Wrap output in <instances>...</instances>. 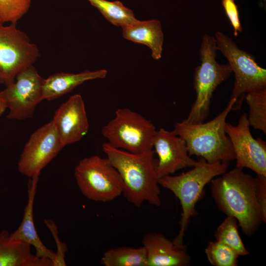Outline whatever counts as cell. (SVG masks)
Instances as JSON below:
<instances>
[{
	"label": "cell",
	"mask_w": 266,
	"mask_h": 266,
	"mask_svg": "<svg viewBox=\"0 0 266 266\" xmlns=\"http://www.w3.org/2000/svg\"><path fill=\"white\" fill-rule=\"evenodd\" d=\"M7 108L6 103L5 100L0 97V116Z\"/></svg>",
	"instance_id": "obj_29"
},
{
	"label": "cell",
	"mask_w": 266,
	"mask_h": 266,
	"mask_svg": "<svg viewBox=\"0 0 266 266\" xmlns=\"http://www.w3.org/2000/svg\"><path fill=\"white\" fill-rule=\"evenodd\" d=\"M236 219L233 216L227 217L218 227L215 233L216 241L233 250L239 256L249 254L245 248L238 231Z\"/></svg>",
	"instance_id": "obj_22"
},
{
	"label": "cell",
	"mask_w": 266,
	"mask_h": 266,
	"mask_svg": "<svg viewBox=\"0 0 266 266\" xmlns=\"http://www.w3.org/2000/svg\"><path fill=\"white\" fill-rule=\"evenodd\" d=\"M38 177L29 178L28 189V201L24 208L22 221L19 227L12 233L10 238L15 240L26 242L35 250V255L41 258L49 259L57 266L56 253L47 248L38 235L33 220V203Z\"/></svg>",
	"instance_id": "obj_16"
},
{
	"label": "cell",
	"mask_w": 266,
	"mask_h": 266,
	"mask_svg": "<svg viewBox=\"0 0 266 266\" xmlns=\"http://www.w3.org/2000/svg\"><path fill=\"white\" fill-rule=\"evenodd\" d=\"M4 79L1 70H0V83H4Z\"/></svg>",
	"instance_id": "obj_30"
},
{
	"label": "cell",
	"mask_w": 266,
	"mask_h": 266,
	"mask_svg": "<svg viewBox=\"0 0 266 266\" xmlns=\"http://www.w3.org/2000/svg\"><path fill=\"white\" fill-rule=\"evenodd\" d=\"M205 252L209 262L213 266H237L239 256L232 248L218 241L209 242Z\"/></svg>",
	"instance_id": "obj_24"
},
{
	"label": "cell",
	"mask_w": 266,
	"mask_h": 266,
	"mask_svg": "<svg viewBox=\"0 0 266 266\" xmlns=\"http://www.w3.org/2000/svg\"><path fill=\"white\" fill-rule=\"evenodd\" d=\"M52 121L64 147L81 140L89 128L82 96H71L56 110Z\"/></svg>",
	"instance_id": "obj_14"
},
{
	"label": "cell",
	"mask_w": 266,
	"mask_h": 266,
	"mask_svg": "<svg viewBox=\"0 0 266 266\" xmlns=\"http://www.w3.org/2000/svg\"><path fill=\"white\" fill-rule=\"evenodd\" d=\"M102 149L118 172L123 182L122 194L129 202L136 207L144 202L156 206L161 205L154 150L132 153L107 142L102 144Z\"/></svg>",
	"instance_id": "obj_1"
},
{
	"label": "cell",
	"mask_w": 266,
	"mask_h": 266,
	"mask_svg": "<svg viewBox=\"0 0 266 266\" xmlns=\"http://www.w3.org/2000/svg\"><path fill=\"white\" fill-rule=\"evenodd\" d=\"M31 0H0V23L17 24L28 11Z\"/></svg>",
	"instance_id": "obj_25"
},
{
	"label": "cell",
	"mask_w": 266,
	"mask_h": 266,
	"mask_svg": "<svg viewBox=\"0 0 266 266\" xmlns=\"http://www.w3.org/2000/svg\"><path fill=\"white\" fill-rule=\"evenodd\" d=\"M264 1H266V0H264Z\"/></svg>",
	"instance_id": "obj_31"
},
{
	"label": "cell",
	"mask_w": 266,
	"mask_h": 266,
	"mask_svg": "<svg viewBox=\"0 0 266 266\" xmlns=\"http://www.w3.org/2000/svg\"><path fill=\"white\" fill-rule=\"evenodd\" d=\"M222 4L233 27V35L237 36L238 33L242 31L237 6L234 0H222Z\"/></svg>",
	"instance_id": "obj_26"
},
{
	"label": "cell",
	"mask_w": 266,
	"mask_h": 266,
	"mask_svg": "<svg viewBox=\"0 0 266 266\" xmlns=\"http://www.w3.org/2000/svg\"><path fill=\"white\" fill-rule=\"evenodd\" d=\"M74 175L83 195L92 200L108 202L122 194V179L107 158H83L76 166Z\"/></svg>",
	"instance_id": "obj_7"
},
{
	"label": "cell",
	"mask_w": 266,
	"mask_h": 266,
	"mask_svg": "<svg viewBox=\"0 0 266 266\" xmlns=\"http://www.w3.org/2000/svg\"><path fill=\"white\" fill-rule=\"evenodd\" d=\"M44 223L50 229L52 234L56 237L55 239L57 243V252L56 253L57 256V266H66L65 262V254L67 251L66 244L60 241L58 236V230L54 222L50 220H45Z\"/></svg>",
	"instance_id": "obj_28"
},
{
	"label": "cell",
	"mask_w": 266,
	"mask_h": 266,
	"mask_svg": "<svg viewBox=\"0 0 266 266\" xmlns=\"http://www.w3.org/2000/svg\"><path fill=\"white\" fill-rule=\"evenodd\" d=\"M88 0L93 6L99 10L106 20L114 26L122 28L136 20L133 11L126 7L120 1Z\"/></svg>",
	"instance_id": "obj_21"
},
{
	"label": "cell",
	"mask_w": 266,
	"mask_h": 266,
	"mask_svg": "<svg viewBox=\"0 0 266 266\" xmlns=\"http://www.w3.org/2000/svg\"><path fill=\"white\" fill-rule=\"evenodd\" d=\"M229 163H208L200 158L193 168L176 176L167 175L159 178V183L172 192L180 201L181 217L180 229L173 241L184 247L183 237L192 217L197 211L196 205L201 197L206 185L214 178L227 171Z\"/></svg>",
	"instance_id": "obj_4"
},
{
	"label": "cell",
	"mask_w": 266,
	"mask_h": 266,
	"mask_svg": "<svg viewBox=\"0 0 266 266\" xmlns=\"http://www.w3.org/2000/svg\"><path fill=\"white\" fill-rule=\"evenodd\" d=\"M142 243L147 255V266H187L191 258L185 246L175 244L161 233H150Z\"/></svg>",
	"instance_id": "obj_15"
},
{
	"label": "cell",
	"mask_w": 266,
	"mask_h": 266,
	"mask_svg": "<svg viewBox=\"0 0 266 266\" xmlns=\"http://www.w3.org/2000/svg\"><path fill=\"white\" fill-rule=\"evenodd\" d=\"M124 38L144 44L151 50L152 57L156 60L162 57L164 33L161 22L157 19L134 22L122 28Z\"/></svg>",
	"instance_id": "obj_18"
},
{
	"label": "cell",
	"mask_w": 266,
	"mask_h": 266,
	"mask_svg": "<svg viewBox=\"0 0 266 266\" xmlns=\"http://www.w3.org/2000/svg\"><path fill=\"white\" fill-rule=\"evenodd\" d=\"M245 99L249 108L247 119L250 126L266 133V88L247 93Z\"/></svg>",
	"instance_id": "obj_23"
},
{
	"label": "cell",
	"mask_w": 266,
	"mask_h": 266,
	"mask_svg": "<svg viewBox=\"0 0 266 266\" xmlns=\"http://www.w3.org/2000/svg\"><path fill=\"white\" fill-rule=\"evenodd\" d=\"M3 24L0 23V70L7 86L19 72L33 65L40 53L36 45L16 24Z\"/></svg>",
	"instance_id": "obj_9"
},
{
	"label": "cell",
	"mask_w": 266,
	"mask_h": 266,
	"mask_svg": "<svg viewBox=\"0 0 266 266\" xmlns=\"http://www.w3.org/2000/svg\"><path fill=\"white\" fill-rule=\"evenodd\" d=\"M153 148L158 157L156 171L159 178L197 164L189 155L185 141L172 131L164 128L156 130Z\"/></svg>",
	"instance_id": "obj_13"
},
{
	"label": "cell",
	"mask_w": 266,
	"mask_h": 266,
	"mask_svg": "<svg viewBox=\"0 0 266 266\" xmlns=\"http://www.w3.org/2000/svg\"><path fill=\"white\" fill-rule=\"evenodd\" d=\"M210 181L212 197L220 210L234 217L243 233L251 236L266 222L255 193V178L235 167Z\"/></svg>",
	"instance_id": "obj_2"
},
{
	"label": "cell",
	"mask_w": 266,
	"mask_h": 266,
	"mask_svg": "<svg viewBox=\"0 0 266 266\" xmlns=\"http://www.w3.org/2000/svg\"><path fill=\"white\" fill-rule=\"evenodd\" d=\"M104 266H147L145 248L122 246L109 249L100 260Z\"/></svg>",
	"instance_id": "obj_20"
},
{
	"label": "cell",
	"mask_w": 266,
	"mask_h": 266,
	"mask_svg": "<svg viewBox=\"0 0 266 266\" xmlns=\"http://www.w3.org/2000/svg\"><path fill=\"white\" fill-rule=\"evenodd\" d=\"M255 178V193L263 216L266 219V176L257 175Z\"/></svg>",
	"instance_id": "obj_27"
},
{
	"label": "cell",
	"mask_w": 266,
	"mask_h": 266,
	"mask_svg": "<svg viewBox=\"0 0 266 266\" xmlns=\"http://www.w3.org/2000/svg\"><path fill=\"white\" fill-rule=\"evenodd\" d=\"M44 79L33 65L19 72L15 81L0 92L9 109L7 118L23 120L33 117L36 105L43 100Z\"/></svg>",
	"instance_id": "obj_10"
},
{
	"label": "cell",
	"mask_w": 266,
	"mask_h": 266,
	"mask_svg": "<svg viewBox=\"0 0 266 266\" xmlns=\"http://www.w3.org/2000/svg\"><path fill=\"white\" fill-rule=\"evenodd\" d=\"M107 71L100 69L86 70L79 73L59 72L44 79L42 87L43 100H51L73 90L84 82L106 77Z\"/></svg>",
	"instance_id": "obj_19"
},
{
	"label": "cell",
	"mask_w": 266,
	"mask_h": 266,
	"mask_svg": "<svg viewBox=\"0 0 266 266\" xmlns=\"http://www.w3.org/2000/svg\"><path fill=\"white\" fill-rule=\"evenodd\" d=\"M236 101L230 99L225 108L207 122L191 124L185 119L175 124L172 132L185 141L190 156L202 158L208 163H230L235 159L225 126L227 117Z\"/></svg>",
	"instance_id": "obj_3"
},
{
	"label": "cell",
	"mask_w": 266,
	"mask_h": 266,
	"mask_svg": "<svg viewBox=\"0 0 266 266\" xmlns=\"http://www.w3.org/2000/svg\"><path fill=\"white\" fill-rule=\"evenodd\" d=\"M215 38L218 50L226 58L234 72L235 81L230 99L266 88V69L260 66L251 54L240 49L229 36L218 31Z\"/></svg>",
	"instance_id": "obj_8"
},
{
	"label": "cell",
	"mask_w": 266,
	"mask_h": 266,
	"mask_svg": "<svg viewBox=\"0 0 266 266\" xmlns=\"http://www.w3.org/2000/svg\"><path fill=\"white\" fill-rule=\"evenodd\" d=\"M250 127L246 113L236 126L226 122L225 131L233 147L236 167H246L257 175L266 176V142L261 138H254Z\"/></svg>",
	"instance_id": "obj_12"
},
{
	"label": "cell",
	"mask_w": 266,
	"mask_h": 266,
	"mask_svg": "<svg viewBox=\"0 0 266 266\" xmlns=\"http://www.w3.org/2000/svg\"><path fill=\"white\" fill-rule=\"evenodd\" d=\"M217 50L215 37L204 34L200 48V64L195 68L194 75L196 98L186 119L190 123H201L207 118L214 91L233 72L228 63L217 62Z\"/></svg>",
	"instance_id": "obj_5"
},
{
	"label": "cell",
	"mask_w": 266,
	"mask_h": 266,
	"mask_svg": "<svg viewBox=\"0 0 266 266\" xmlns=\"http://www.w3.org/2000/svg\"><path fill=\"white\" fill-rule=\"evenodd\" d=\"M156 128L140 114L127 108L117 109L114 117L101 129L103 136L111 146L132 153L153 149Z\"/></svg>",
	"instance_id": "obj_6"
},
{
	"label": "cell",
	"mask_w": 266,
	"mask_h": 266,
	"mask_svg": "<svg viewBox=\"0 0 266 266\" xmlns=\"http://www.w3.org/2000/svg\"><path fill=\"white\" fill-rule=\"evenodd\" d=\"M64 147L52 120L31 134L18 162L19 172L29 178L39 177L41 171Z\"/></svg>",
	"instance_id": "obj_11"
},
{
	"label": "cell",
	"mask_w": 266,
	"mask_h": 266,
	"mask_svg": "<svg viewBox=\"0 0 266 266\" xmlns=\"http://www.w3.org/2000/svg\"><path fill=\"white\" fill-rule=\"evenodd\" d=\"M9 235L7 230L0 231V266H54L52 260L33 254L31 245Z\"/></svg>",
	"instance_id": "obj_17"
}]
</instances>
